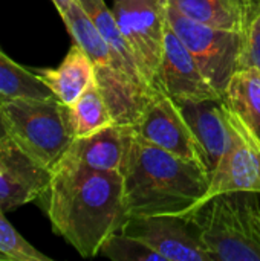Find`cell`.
Masks as SVG:
<instances>
[{"mask_svg":"<svg viewBox=\"0 0 260 261\" xmlns=\"http://www.w3.org/2000/svg\"><path fill=\"white\" fill-rule=\"evenodd\" d=\"M51 173L46 213L54 232L81 257H97L103 243L120 232L129 217L123 174L89 170L66 158Z\"/></svg>","mask_w":260,"mask_h":261,"instance_id":"1","label":"cell"},{"mask_svg":"<svg viewBox=\"0 0 260 261\" xmlns=\"http://www.w3.org/2000/svg\"><path fill=\"white\" fill-rule=\"evenodd\" d=\"M124 203L130 216H187L210 187V173L135 133L123 170Z\"/></svg>","mask_w":260,"mask_h":261,"instance_id":"2","label":"cell"},{"mask_svg":"<svg viewBox=\"0 0 260 261\" xmlns=\"http://www.w3.org/2000/svg\"><path fill=\"white\" fill-rule=\"evenodd\" d=\"M61 18L74 43L90 57L95 66V83L115 122L135 124L150 101L161 95H153L130 78L78 0L69 5Z\"/></svg>","mask_w":260,"mask_h":261,"instance_id":"3","label":"cell"},{"mask_svg":"<svg viewBox=\"0 0 260 261\" xmlns=\"http://www.w3.org/2000/svg\"><path fill=\"white\" fill-rule=\"evenodd\" d=\"M2 119L8 138L48 170L55 167L75 139L69 106L55 96L3 101Z\"/></svg>","mask_w":260,"mask_h":261,"instance_id":"4","label":"cell"},{"mask_svg":"<svg viewBox=\"0 0 260 261\" xmlns=\"http://www.w3.org/2000/svg\"><path fill=\"white\" fill-rule=\"evenodd\" d=\"M187 216L216 261H260V208L251 193L215 196Z\"/></svg>","mask_w":260,"mask_h":261,"instance_id":"5","label":"cell"},{"mask_svg":"<svg viewBox=\"0 0 260 261\" xmlns=\"http://www.w3.org/2000/svg\"><path fill=\"white\" fill-rule=\"evenodd\" d=\"M167 21L193 55L207 81L224 96L231 76L241 69L245 34L198 23L166 0Z\"/></svg>","mask_w":260,"mask_h":261,"instance_id":"6","label":"cell"},{"mask_svg":"<svg viewBox=\"0 0 260 261\" xmlns=\"http://www.w3.org/2000/svg\"><path fill=\"white\" fill-rule=\"evenodd\" d=\"M112 11L144 81L155 93L164 95L159 87V67L167 28L166 0H115Z\"/></svg>","mask_w":260,"mask_h":261,"instance_id":"7","label":"cell"},{"mask_svg":"<svg viewBox=\"0 0 260 261\" xmlns=\"http://www.w3.org/2000/svg\"><path fill=\"white\" fill-rule=\"evenodd\" d=\"M121 232L143 240L166 261H216L190 216H130Z\"/></svg>","mask_w":260,"mask_h":261,"instance_id":"8","label":"cell"},{"mask_svg":"<svg viewBox=\"0 0 260 261\" xmlns=\"http://www.w3.org/2000/svg\"><path fill=\"white\" fill-rule=\"evenodd\" d=\"M133 128L139 138L150 144L182 159L196 161L204 165L201 147L179 106L172 98L161 95L152 99L133 124Z\"/></svg>","mask_w":260,"mask_h":261,"instance_id":"9","label":"cell"},{"mask_svg":"<svg viewBox=\"0 0 260 261\" xmlns=\"http://www.w3.org/2000/svg\"><path fill=\"white\" fill-rule=\"evenodd\" d=\"M159 87L166 96L178 104L222 98V95L202 75L193 55L169 21L159 67Z\"/></svg>","mask_w":260,"mask_h":261,"instance_id":"10","label":"cell"},{"mask_svg":"<svg viewBox=\"0 0 260 261\" xmlns=\"http://www.w3.org/2000/svg\"><path fill=\"white\" fill-rule=\"evenodd\" d=\"M228 107V106H227ZM230 112V119L236 130V139L231 148L222 156L210 176V187L193 211L207 203L211 197L227 193L260 194V147L244 132ZM192 211V213H193Z\"/></svg>","mask_w":260,"mask_h":261,"instance_id":"11","label":"cell"},{"mask_svg":"<svg viewBox=\"0 0 260 261\" xmlns=\"http://www.w3.org/2000/svg\"><path fill=\"white\" fill-rule=\"evenodd\" d=\"M178 106L201 147L204 165L211 176L219 161L231 148L236 139V130L230 119L227 102L222 96L199 102H182Z\"/></svg>","mask_w":260,"mask_h":261,"instance_id":"12","label":"cell"},{"mask_svg":"<svg viewBox=\"0 0 260 261\" xmlns=\"http://www.w3.org/2000/svg\"><path fill=\"white\" fill-rule=\"evenodd\" d=\"M51 170L34 162L11 139L0 145V206L15 210L46 194Z\"/></svg>","mask_w":260,"mask_h":261,"instance_id":"13","label":"cell"},{"mask_svg":"<svg viewBox=\"0 0 260 261\" xmlns=\"http://www.w3.org/2000/svg\"><path fill=\"white\" fill-rule=\"evenodd\" d=\"M133 138V124H113L95 135L75 138L63 158L89 170L123 173Z\"/></svg>","mask_w":260,"mask_h":261,"instance_id":"14","label":"cell"},{"mask_svg":"<svg viewBox=\"0 0 260 261\" xmlns=\"http://www.w3.org/2000/svg\"><path fill=\"white\" fill-rule=\"evenodd\" d=\"M188 18L218 29L245 34L260 0H167Z\"/></svg>","mask_w":260,"mask_h":261,"instance_id":"15","label":"cell"},{"mask_svg":"<svg viewBox=\"0 0 260 261\" xmlns=\"http://www.w3.org/2000/svg\"><path fill=\"white\" fill-rule=\"evenodd\" d=\"M57 99L72 106L95 80V66L90 57L74 43L64 60L54 69L35 70Z\"/></svg>","mask_w":260,"mask_h":261,"instance_id":"16","label":"cell"},{"mask_svg":"<svg viewBox=\"0 0 260 261\" xmlns=\"http://www.w3.org/2000/svg\"><path fill=\"white\" fill-rule=\"evenodd\" d=\"M224 99L239 125L260 147V72L242 67L230 80Z\"/></svg>","mask_w":260,"mask_h":261,"instance_id":"17","label":"cell"},{"mask_svg":"<svg viewBox=\"0 0 260 261\" xmlns=\"http://www.w3.org/2000/svg\"><path fill=\"white\" fill-rule=\"evenodd\" d=\"M78 2L84 8V11L89 14V17L92 18V21L95 23V26L98 28V31L101 32V35L107 41V44L112 49V52L115 54L116 60L121 63V66L130 75V78L133 81H136L138 84H141L143 87H146L153 95H158L144 81L141 70H139V66L136 63V58H135L130 46H129V43L126 41L124 35L121 34L118 24H116L113 11H110L107 8L104 0H78Z\"/></svg>","mask_w":260,"mask_h":261,"instance_id":"18","label":"cell"},{"mask_svg":"<svg viewBox=\"0 0 260 261\" xmlns=\"http://www.w3.org/2000/svg\"><path fill=\"white\" fill-rule=\"evenodd\" d=\"M69 113L75 138L90 136L116 124L95 80L87 86L80 98L69 106Z\"/></svg>","mask_w":260,"mask_h":261,"instance_id":"19","label":"cell"},{"mask_svg":"<svg viewBox=\"0 0 260 261\" xmlns=\"http://www.w3.org/2000/svg\"><path fill=\"white\" fill-rule=\"evenodd\" d=\"M55 96L37 72L14 63L0 50V102L17 98L46 99Z\"/></svg>","mask_w":260,"mask_h":261,"instance_id":"20","label":"cell"},{"mask_svg":"<svg viewBox=\"0 0 260 261\" xmlns=\"http://www.w3.org/2000/svg\"><path fill=\"white\" fill-rule=\"evenodd\" d=\"M98 255L113 261H166L161 254L147 243L121 231L112 234L103 243Z\"/></svg>","mask_w":260,"mask_h":261,"instance_id":"21","label":"cell"},{"mask_svg":"<svg viewBox=\"0 0 260 261\" xmlns=\"http://www.w3.org/2000/svg\"><path fill=\"white\" fill-rule=\"evenodd\" d=\"M0 252L9 261H51V258L28 243L5 217V210L0 206Z\"/></svg>","mask_w":260,"mask_h":261,"instance_id":"22","label":"cell"},{"mask_svg":"<svg viewBox=\"0 0 260 261\" xmlns=\"http://www.w3.org/2000/svg\"><path fill=\"white\" fill-rule=\"evenodd\" d=\"M242 67H256L260 72V8L245 32L244 52L241 58V69Z\"/></svg>","mask_w":260,"mask_h":261,"instance_id":"23","label":"cell"},{"mask_svg":"<svg viewBox=\"0 0 260 261\" xmlns=\"http://www.w3.org/2000/svg\"><path fill=\"white\" fill-rule=\"evenodd\" d=\"M52 2H54L55 8L58 9V12H60V14H63V12L69 8V5H70L74 0H52Z\"/></svg>","mask_w":260,"mask_h":261,"instance_id":"24","label":"cell"},{"mask_svg":"<svg viewBox=\"0 0 260 261\" xmlns=\"http://www.w3.org/2000/svg\"><path fill=\"white\" fill-rule=\"evenodd\" d=\"M8 141H9V138L6 135V130H5V125H3V119H2V102H0V145H3Z\"/></svg>","mask_w":260,"mask_h":261,"instance_id":"25","label":"cell"},{"mask_svg":"<svg viewBox=\"0 0 260 261\" xmlns=\"http://www.w3.org/2000/svg\"><path fill=\"white\" fill-rule=\"evenodd\" d=\"M0 261H9V258H8L5 254H2V252H0Z\"/></svg>","mask_w":260,"mask_h":261,"instance_id":"26","label":"cell"}]
</instances>
